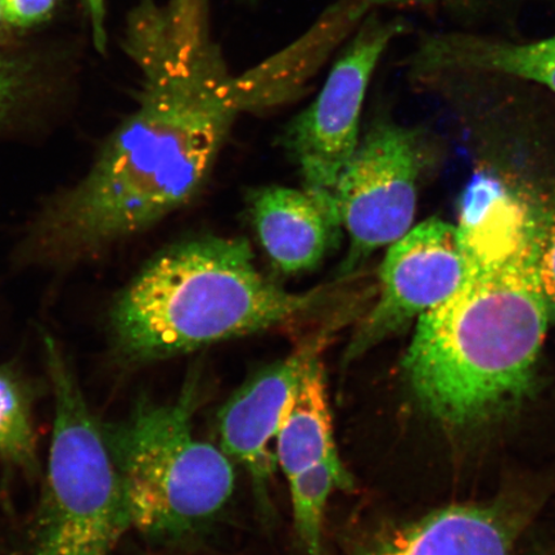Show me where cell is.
<instances>
[{
    "mask_svg": "<svg viewBox=\"0 0 555 555\" xmlns=\"http://www.w3.org/2000/svg\"><path fill=\"white\" fill-rule=\"evenodd\" d=\"M248 205L262 248L284 275L311 272L341 245L345 229L331 191L266 186Z\"/></svg>",
    "mask_w": 555,
    "mask_h": 555,
    "instance_id": "10",
    "label": "cell"
},
{
    "mask_svg": "<svg viewBox=\"0 0 555 555\" xmlns=\"http://www.w3.org/2000/svg\"><path fill=\"white\" fill-rule=\"evenodd\" d=\"M467 270L461 225L433 218L388 246L379 270V296L346 347L345 362L440 307L460 288Z\"/></svg>",
    "mask_w": 555,
    "mask_h": 555,
    "instance_id": "8",
    "label": "cell"
},
{
    "mask_svg": "<svg viewBox=\"0 0 555 555\" xmlns=\"http://www.w3.org/2000/svg\"><path fill=\"white\" fill-rule=\"evenodd\" d=\"M461 227L466 275L416 321L402 359L423 412L449 427L478 425L524 399L551 323L539 270L545 224L535 211L498 197Z\"/></svg>",
    "mask_w": 555,
    "mask_h": 555,
    "instance_id": "2",
    "label": "cell"
},
{
    "mask_svg": "<svg viewBox=\"0 0 555 555\" xmlns=\"http://www.w3.org/2000/svg\"><path fill=\"white\" fill-rule=\"evenodd\" d=\"M3 16H2V9H0V20H2Z\"/></svg>",
    "mask_w": 555,
    "mask_h": 555,
    "instance_id": "20",
    "label": "cell"
},
{
    "mask_svg": "<svg viewBox=\"0 0 555 555\" xmlns=\"http://www.w3.org/2000/svg\"><path fill=\"white\" fill-rule=\"evenodd\" d=\"M332 297V288L297 294L270 280L245 238L201 235L163 249L121 291L109 339L124 365H147L298 322Z\"/></svg>",
    "mask_w": 555,
    "mask_h": 555,
    "instance_id": "3",
    "label": "cell"
},
{
    "mask_svg": "<svg viewBox=\"0 0 555 555\" xmlns=\"http://www.w3.org/2000/svg\"><path fill=\"white\" fill-rule=\"evenodd\" d=\"M404 31L402 20L367 13L333 64L321 93L289 122L283 145L298 166L305 189L335 190L360 141V116L374 69Z\"/></svg>",
    "mask_w": 555,
    "mask_h": 555,
    "instance_id": "7",
    "label": "cell"
},
{
    "mask_svg": "<svg viewBox=\"0 0 555 555\" xmlns=\"http://www.w3.org/2000/svg\"><path fill=\"white\" fill-rule=\"evenodd\" d=\"M54 421L43 489L21 555H111L131 524L102 423L65 353L44 338Z\"/></svg>",
    "mask_w": 555,
    "mask_h": 555,
    "instance_id": "5",
    "label": "cell"
},
{
    "mask_svg": "<svg viewBox=\"0 0 555 555\" xmlns=\"http://www.w3.org/2000/svg\"><path fill=\"white\" fill-rule=\"evenodd\" d=\"M55 0H0L2 16L7 23L30 26L50 15Z\"/></svg>",
    "mask_w": 555,
    "mask_h": 555,
    "instance_id": "18",
    "label": "cell"
},
{
    "mask_svg": "<svg viewBox=\"0 0 555 555\" xmlns=\"http://www.w3.org/2000/svg\"><path fill=\"white\" fill-rule=\"evenodd\" d=\"M89 4H90V9H92L93 11V16L95 18V26H96V29H99V33L100 29H101V18H102V0H89ZM96 33V34H99Z\"/></svg>",
    "mask_w": 555,
    "mask_h": 555,
    "instance_id": "19",
    "label": "cell"
},
{
    "mask_svg": "<svg viewBox=\"0 0 555 555\" xmlns=\"http://www.w3.org/2000/svg\"><path fill=\"white\" fill-rule=\"evenodd\" d=\"M540 282L551 322L555 323V221L545 227L540 251Z\"/></svg>",
    "mask_w": 555,
    "mask_h": 555,
    "instance_id": "17",
    "label": "cell"
},
{
    "mask_svg": "<svg viewBox=\"0 0 555 555\" xmlns=\"http://www.w3.org/2000/svg\"><path fill=\"white\" fill-rule=\"evenodd\" d=\"M322 352L310 360L276 434V462L288 478L337 454Z\"/></svg>",
    "mask_w": 555,
    "mask_h": 555,
    "instance_id": "13",
    "label": "cell"
},
{
    "mask_svg": "<svg viewBox=\"0 0 555 555\" xmlns=\"http://www.w3.org/2000/svg\"><path fill=\"white\" fill-rule=\"evenodd\" d=\"M35 387L11 365H0V462L31 477L39 474L34 426Z\"/></svg>",
    "mask_w": 555,
    "mask_h": 555,
    "instance_id": "14",
    "label": "cell"
},
{
    "mask_svg": "<svg viewBox=\"0 0 555 555\" xmlns=\"http://www.w3.org/2000/svg\"><path fill=\"white\" fill-rule=\"evenodd\" d=\"M124 46L142 76L137 107L86 177L41 212L31 232L39 258L85 260L190 204L237 117L272 104L258 68L231 74L211 0H142Z\"/></svg>",
    "mask_w": 555,
    "mask_h": 555,
    "instance_id": "1",
    "label": "cell"
},
{
    "mask_svg": "<svg viewBox=\"0 0 555 555\" xmlns=\"http://www.w3.org/2000/svg\"><path fill=\"white\" fill-rule=\"evenodd\" d=\"M295 530L308 555H322L325 506L333 490L352 488L338 453L288 478Z\"/></svg>",
    "mask_w": 555,
    "mask_h": 555,
    "instance_id": "15",
    "label": "cell"
},
{
    "mask_svg": "<svg viewBox=\"0 0 555 555\" xmlns=\"http://www.w3.org/2000/svg\"><path fill=\"white\" fill-rule=\"evenodd\" d=\"M196 388L169 404L137 402L102 434L127 496L131 524L149 539L177 543L196 535L225 508L234 470L223 450L198 440Z\"/></svg>",
    "mask_w": 555,
    "mask_h": 555,
    "instance_id": "4",
    "label": "cell"
},
{
    "mask_svg": "<svg viewBox=\"0 0 555 555\" xmlns=\"http://www.w3.org/2000/svg\"><path fill=\"white\" fill-rule=\"evenodd\" d=\"M422 166L420 138L412 129L377 120L360 139L333 190L350 240L339 281L411 231Z\"/></svg>",
    "mask_w": 555,
    "mask_h": 555,
    "instance_id": "6",
    "label": "cell"
},
{
    "mask_svg": "<svg viewBox=\"0 0 555 555\" xmlns=\"http://www.w3.org/2000/svg\"><path fill=\"white\" fill-rule=\"evenodd\" d=\"M515 527L496 506L451 505L380 539L362 555H511Z\"/></svg>",
    "mask_w": 555,
    "mask_h": 555,
    "instance_id": "11",
    "label": "cell"
},
{
    "mask_svg": "<svg viewBox=\"0 0 555 555\" xmlns=\"http://www.w3.org/2000/svg\"><path fill=\"white\" fill-rule=\"evenodd\" d=\"M347 315L341 312L335 321L300 344L289 357L256 374L221 408V450L229 460L247 470L263 512L270 509L269 485L274 472L269 443L276 437L282 416L310 360L324 351L333 332L343 327Z\"/></svg>",
    "mask_w": 555,
    "mask_h": 555,
    "instance_id": "9",
    "label": "cell"
},
{
    "mask_svg": "<svg viewBox=\"0 0 555 555\" xmlns=\"http://www.w3.org/2000/svg\"><path fill=\"white\" fill-rule=\"evenodd\" d=\"M33 86L30 65L12 55L0 53V128L29 100Z\"/></svg>",
    "mask_w": 555,
    "mask_h": 555,
    "instance_id": "16",
    "label": "cell"
},
{
    "mask_svg": "<svg viewBox=\"0 0 555 555\" xmlns=\"http://www.w3.org/2000/svg\"><path fill=\"white\" fill-rule=\"evenodd\" d=\"M411 66L421 75L466 72L512 76L555 93V34L525 43L468 34L433 35L421 41Z\"/></svg>",
    "mask_w": 555,
    "mask_h": 555,
    "instance_id": "12",
    "label": "cell"
}]
</instances>
